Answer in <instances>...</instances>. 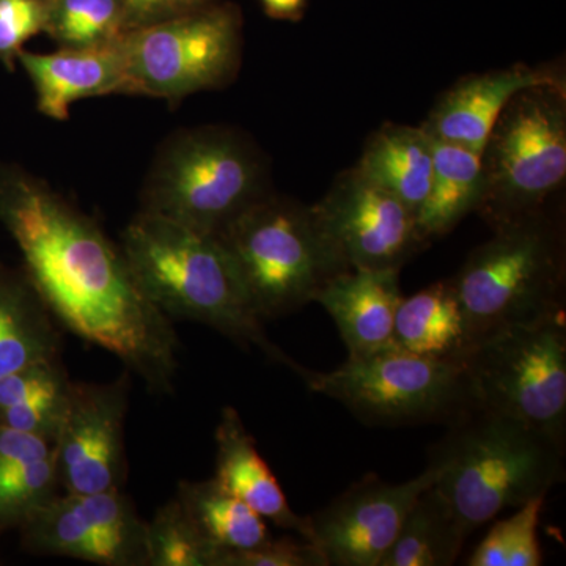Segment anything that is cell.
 <instances>
[{
  "mask_svg": "<svg viewBox=\"0 0 566 566\" xmlns=\"http://www.w3.org/2000/svg\"><path fill=\"white\" fill-rule=\"evenodd\" d=\"M535 85H565V77L553 66L524 63L469 74L442 93L422 126L434 139L482 153L491 128L510 99Z\"/></svg>",
  "mask_w": 566,
  "mask_h": 566,
  "instance_id": "cell-15",
  "label": "cell"
},
{
  "mask_svg": "<svg viewBox=\"0 0 566 566\" xmlns=\"http://www.w3.org/2000/svg\"><path fill=\"white\" fill-rule=\"evenodd\" d=\"M129 95L178 104L234 81L243 59V13L218 2L128 31L120 40Z\"/></svg>",
  "mask_w": 566,
  "mask_h": 566,
  "instance_id": "cell-10",
  "label": "cell"
},
{
  "mask_svg": "<svg viewBox=\"0 0 566 566\" xmlns=\"http://www.w3.org/2000/svg\"><path fill=\"white\" fill-rule=\"evenodd\" d=\"M59 490L54 444L0 424V534L20 528Z\"/></svg>",
  "mask_w": 566,
  "mask_h": 566,
  "instance_id": "cell-20",
  "label": "cell"
},
{
  "mask_svg": "<svg viewBox=\"0 0 566 566\" xmlns=\"http://www.w3.org/2000/svg\"><path fill=\"white\" fill-rule=\"evenodd\" d=\"M312 210L348 270L400 271L428 244L415 212L357 167L338 175Z\"/></svg>",
  "mask_w": 566,
  "mask_h": 566,
  "instance_id": "cell-11",
  "label": "cell"
},
{
  "mask_svg": "<svg viewBox=\"0 0 566 566\" xmlns=\"http://www.w3.org/2000/svg\"><path fill=\"white\" fill-rule=\"evenodd\" d=\"M218 237L263 323L314 303L324 283L348 271L312 207L273 192L238 214Z\"/></svg>",
  "mask_w": 566,
  "mask_h": 566,
  "instance_id": "cell-6",
  "label": "cell"
},
{
  "mask_svg": "<svg viewBox=\"0 0 566 566\" xmlns=\"http://www.w3.org/2000/svg\"><path fill=\"white\" fill-rule=\"evenodd\" d=\"M433 139V175L430 191L417 212L424 240L444 237L476 211L485 193L482 156L452 142Z\"/></svg>",
  "mask_w": 566,
  "mask_h": 566,
  "instance_id": "cell-23",
  "label": "cell"
},
{
  "mask_svg": "<svg viewBox=\"0 0 566 566\" xmlns=\"http://www.w3.org/2000/svg\"><path fill=\"white\" fill-rule=\"evenodd\" d=\"M394 345L416 356L464 359L472 340L452 279L403 296L395 315Z\"/></svg>",
  "mask_w": 566,
  "mask_h": 566,
  "instance_id": "cell-21",
  "label": "cell"
},
{
  "mask_svg": "<svg viewBox=\"0 0 566 566\" xmlns=\"http://www.w3.org/2000/svg\"><path fill=\"white\" fill-rule=\"evenodd\" d=\"M357 169L415 212L420 211L433 175V139L423 126L386 123L365 144Z\"/></svg>",
  "mask_w": 566,
  "mask_h": 566,
  "instance_id": "cell-22",
  "label": "cell"
},
{
  "mask_svg": "<svg viewBox=\"0 0 566 566\" xmlns=\"http://www.w3.org/2000/svg\"><path fill=\"white\" fill-rule=\"evenodd\" d=\"M463 364L476 408L510 417L565 449V315L486 335Z\"/></svg>",
  "mask_w": 566,
  "mask_h": 566,
  "instance_id": "cell-8",
  "label": "cell"
},
{
  "mask_svg": "<svg viewBox=\"0 0 566 566\" xmlns=\"http://www.w3.org/2000/svg\"><path fill=\"white\" fill-rule=\"evenodd\" d=\"M480 156L485 193L476 211L493 229L543 210L566 177V85L517 92Z\"/></svg>",
  "mask_w": 566,
  "mask_h": 566,
  "instance_id": "cell-7",
  "label": "cell"
},
{
  "mask_svg": "<svg viewBox=\"0 0 566 566\" xmlns=\"http://www.w3.org/2000/svg\"><path fill=\"white\" fill-rule=\"evenodd\" d=\"M120 248L142 293L164 315L207 324L243 348H259L300 378L304 375L305 367L268 337L218 234L139 211L123 230Z\"/></svg>",
  "mask_w": 566,
  "mask_h": 566,
  "instance_id": "cell-2",
  "label": "cell"
},
{
  "mask_svg": "<svg viewBox=\"0 0 566 566\" xmlns=\"http://www.w3.org/2000/svg\"><path fill=\"white\" fill-rule=\"evenodd\" d=\"M177 501L200 534L223 553L252 549L271 538L264 520L212 476L181 482ZM222 560V558H221Z\"/></svg>",
  "mask_w": 566,
  "mask_h": 566,
  "instance_id": "cell-25",
  "label": "cell"
},
{
  "mask_svg": "<svg viewBox=\"0 0 566 566\" xmlns=\"http://www.w3.org/2000/svg\"><path fill=\"white\" fill-rule=\"evenodd\" d=\"M61 335L25 271L0 264V379L57 359Z\"/></svg>",
  "mask_w": 566,
  "mask_h": 566,
  "instance_id": "cell-19",
  "label": "cell"
},
{
  "mask_svg": "<svg viewBox=\"0 0 566 566\" xmlns=\"http://www.w3.org/2000/svg\"><path fill=\"white\" fill-rule=\"evenodd\" d=\"M397 270H348L334 275L315 294L344 338L348 357L394 349V323L403 300Z\"/></svg>",
  "mask_w": 566,
  "mask_h": 566,
  "instance_id": "cell-17",
  "label": "cell"
},
{
  "mask_svg": "<svg viewBox=\"0 0 566 566\" xmlns=\"http://www.w3.org/2000/svg\"><path fill=\"white\" fill-rule=\"evenodd\" d=\"M546 497H536L517 506L515 515L497 521L474 554L469 566H539L538 524Z\"/></svg>",
  "mask_w": 566,
  "mask_h": 566,
  "instance_id": "cell-28",
  "label": "cell"
},
{
  "mask_svg": "<svg viewBox=\"0 0 566 566\" xmlns=\"http://www.w3.org/2000/svg\"><path fill=\"white\" fill-rule=\"evenodd\" d=\"M472 345L565 315V244L543 210L495 227L452 277Z\"/></svg>",
  "mask_w": 566,
  "mask_h": 566,
  "instance_id": "cell-4",
  "label": "cell"
},
{
  "mask_svg": "<svg viewBox=\"0 0 566 566\" xmlns=\"http://www.w3.org/2000/svg\"><path fill=\"white\" fill-rule=\"evenodd\" d=\"M565 449L510 417L474 406L431 449L436 490L465 535L565 480Z\"/></svg>",
  "mask_w": 566,
  "mask_h": 566,
  "instance_id": "cell-3",
  "label": "cell"
},
{
  "mask_svg": "<svg viewBox=\"0 0 566 566\" xmlns=\"http://www.w3.org/2000/svg\"><path fill=\"white\" fill-rule=\"evenodd\" d=\"M70 385L69 375L59 357L29 365L0 379V412L66 392Z\"/></svg>",
  "mask_w": 566,
  "mask_h": 566,
  "instance_id": "cell-30",
  "label": "cell"
},
{
  "mask_svg": "<svg viewBox=\"0 0 566 566\" xmlns=\"http://www.w3.org/2000/svg\"><path fill=\"white\" fill-rule=\"evenodd\" d=\"M36 556L77 558L106 566H147V523L122 490L59 494L20 527Z\"/></svg>",
  "mask_w": 566,
  "mask_h": 566,
  "instance_id": "cell-12",
  "label": "cell"
},
{
  "mask_svg": "<svg viewBox=\"0 0 566 566\" xmlns=\"http://www.w3.org/2000/svg\"><path fill=\"white\" fill-rule=\"evenodd\" d=\"M147 566H221V551L203 538L177 497L147 523Z\"/></svg>",
  "mask_w": 566,
  "mask_h": 566,
  "instance_id": "cell-27",
  "label": "cell"
},
{
  "mask_svg": "<svg viewBox=\"0 0 566 566\" xmlns=\"http://www.w3.org/2000/svg\"><path fill=\"white\" fill-rule=\"evenodd\" d=\"M128 31L120 0H48L44 33L61 50L107 46Z\"/></svg>",
  "mask_w": 566,
  "mask_h": 566,
  "instance_id": "cell-26",
  "label": "cell"
},
{
  "mask_svg": "<svg viewBox=\"0 0 566 566\" xmlns=\"http://www.w3.org/2000/svg\"><path fill=\"white\" fill-rule=\"evenodd\" d=\"M264 13L273 20L301 21L307 10L308 0H260Z\"/></svg>",
  "mask_w": 566,
  "mask_h": 566,
  "instance_id": "cell-33",
  "label": "cell"
},
{
  "mask_svg": "<svg viewBox=\"0 0 566 566\" xmlns=\"http://www.w3.org/2000/svg\"><path fill=\"white\" fill-rule=\"evenodd\" d=\"M312 392L333 398L374 427L447 423L474 408L463 360L389 349L348 357L333 371L305 370Z\"/></svg>",
  "mask_w": 566,
  "mask_h": 566,
  "instance_id": "cell-9",
  "label": "cell"
},
{
  "mask_svg": "<svg viewBox=\"0 0 566 566\" xmlns=\"http://www.w3.org/2000/svg\"><path fill=\"white\" fill-rule=\"evenodd\" d=\"M465 539L452 509L431 485L409 509L379 566H450L460 557Z\"/></svg>",
  "mask_w": 566,
  "mask_h": 566,
  "instance_id": "cell-24",
  "label": "cell"
},
{
  "mask_svg": "<svg viewBox=\"0 0 566 566\" xmlns=\"http://www.w3.org/2000/svg\"><path fill=\"white\" fill-rule=\"evenodd\" d=\"M270 192L253 142L226 126H200L163 142L142 188L140 211L218 234Z\"/></svg>",
  "mask_w": 566,
  "mask_h": 566,
  "instance_id": "cell-5",
  "label": "cell"
},
{
  "mask_svg": "<svg viewBox=\"0 0 566 566\" xmlns=\"http://www.w3.org/2000/svg\"><path fill=\"white\" fill-rule=\"evenodd\" d=\"M433 468L403 483L368 474L307 516L305 542L312 543L329 566H379L397 538L416 499L433 485Z\"/></svg>",
  "mask_w": 566,
  "mask_h": 566,
  "instance_id": "cell-14",
  "label": "cell"
},
{
  "mask_svg": "<svg viewBox=\"0 0 566 566\" xmlns=\"http://www.w3.org/2000/svg\"><path fill=\"white\" fill-rule=\"evenodd\" d=\"M129 31L172 20L218 0H120Z\"/></svg>",
  "mask_w": 566,
  "mask_h": 566,
  "instance_id": "cell-32",
  "label": "cell"
},
{
  "mask_svg": "<svg viewBox=\"0 0 566 566\" xmlns=\"http://www.w3.org/2000/svg\"><path fill=\"white\" fill-rule=\"evenodd\" d=\"M221 566H329L312 543L292 536L273 538L252 549L223 553Z\"/></svg>",
  "mask_w": 566,
  "mask_h": 566,
  "instance_id": "cell-31",
  "label": "cell"
},
{
  "mask_svg": "<svg viewBox=\"0 0 566 566\" xmlns=\"http://www.w3.org/2000/svg\"><path fill=\"white\" fill-rule=\"evenodd\" d=\"M129 378L107 385L71 382L54 442L59 485L66 494L122 490L126 479L125 419Z\"/></svg>",
  "mask_w": 566,
  "mask_h": 566,
  "instance_id": "cell-13",
  "label": "cell"
},
{
  "mask_svg": "<svg viewBox=\"0 0 566 566\" xmlns=\"http://www.w3.org/2000/svg\"><path fill=\"white\" fill-rule=\"evenodd\" d=\"M216 447L214 479L263 520L307 538V516L293 512L273 471L260 455L255 439L232 406L222 409Z\"/></svg>",
  "mask_w": 566,
  "mask_h": 566,
  "instance_id": "cell-18",
  "label": "cell"
},
{
  "mask_svg": "<svg viewBox=\"0 0 566 566\" xmlns=\"http://www.w3.org/2000/svg\"><path fill=\"white\" fill-rule=\"evenodd\" d=\"M48 0H0V63L14 71L24 44L44 32Z\"/></svg>",
  "mask_w": 566,
  "mask_h": 566,
  "instance_id": "cell-29",
  "label": "cell"
},
{
  "mask_svg": "<svg viewBox=\"0 0 566 566\" xmlns=\"http://www.w3.org/2000/svg\"><path fill=\"white\" fill-rule=\"evenodd\" d=\"M0 222L54 319L117 356L150 392H174L180 342L172 323L91 216L22 167L0 164Z\"/></svg>",
  "mask_w": 566,
  "mask_h": 566,
  "instance_id": "cell-1",
  "label": "cell"
},
{
  "mask_svg": "<svg viewBox=\"0 0 566 566\" xmlns=\"http://www.w3.org/2000/svg\"><path fill=\"white\" fill-rule=\"evenodd\" d=\"M120 40L91 50L59 48L51 54L22 51L18 62L31 77L40 114L65 122L70 107L80 99L114 93L129 95Z\"/></svg>",
  "mask_w": 566,
  "mask_h": 566,
  "instance_id": "cell-16",
  "label": "cell"
}]
</instances>
